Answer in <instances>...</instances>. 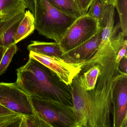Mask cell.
<instances>
[{
	"instance_id": "obj_1",
	"label": "cell",
	"mask_w": 127,
	"mask_h": 127,
	"mask_svg": "<svg viewBox=\"0 0 127 127\" xmlns=\"http://www.w3.org/2000/svg\"><path fill=\"white\" fill-rule=\"evenodd\" d=\"M17 69L16 84L31 97L73 106L70 86L52 70L33 58Z\"/></svg>"
},
{
	"instance_id": "obj_2",
	"label": "cell",
	"mask_w": 127,
	"mask_h": 127,
	"mask_svg": "<svg viewBox=\"0 0 127 127\" xmlns=\"http://www.w3.org/2000/svg\"><path fill=\"white\" fill-rule=\"evenodd\" d=\"M117 55L101 64L95 87L88 91V127H110L112 99L115 85L122 72L116 63Z\"/></svg>"
},
{
	"instance_id": "obj_3",
	"label": "cell",
	"mask_w": 127,
	"mask_h": 127,
	"mask_svg": "<svg viewBox=\"0 0 127 127\" xmlns=\"http://www.w3.org/2000/svg\"><path fill=\"white\" fill-rule=\"evenodd\" d=\"M35 29L40 35L59 43L76 18L53 6L49 0H35Z\"/></svg>"
},
{
	"instance_id": "obj_4",
	"label": "cell",
	"mask_w": 127,
	"mask_h": 127,
	"mask_svg": "<svg viewBox=\"0 0 127 127\" xmlns=\"http://www.w3.org/2000/svg\"><path fill=\"white\" fill-rule=\"evenodd\" d=\"M31 97L37 114L51 127H76V116L73 106L56 101Z\"/></svg>"
},
{
	"instance_id": "obj_5",
	"label": "cell",
	"mask_w": 127,
	"mask_h": 127,
	"mask_svg": "<svg viewBox=\"0 0 127 127\" xmlns=\"http://www.w3.org/2000/svg\"><path fill=\"white\" fill-rule=\"evenodd\" d=\"M98 22L86 14L77 18L66 31L59 43L64 52L90 38L98 30Z\"/></svg>"
},
{
	"instance_id": "obj_6",
	"label": "cell",
	"mask_w": 127,
	"mask_h": 127,
	"mask_svg": "<svg viewBox=\"0 0 127 127\" xmlns=\"http://www.w3.org/2000/svg\"><path fill=\"white\" fill-rule=\"evenodd\" d=\"M0 104L23 116L37 114L31 96L16 83L0 82Z\"/></svg>"
},
{
	"instance_id": "obj_7",
	"label": "cell",
	"mask_w": 127,
	"mask_h": 127,
	"mask_svg": "<svg viewBox=\"0 0 127 127\" xmlns=\"http://www.w3.org/2000/svg\"><path fill=\"white\" fill-rule=\"evenodd\" d=\"M29 57L33 58L52 70L68 86L81 72L83 62L71 63L59 57H50L30 51Z\"/></svg>"
},
{
	"instance_id": "obj_8",
	"label": "cell",
	"mask_w": 127,
	"mask_h": 127,
	"mask_svg": "<svg viewBox=\"0 0 127 127\" xmlns=\"http://www.w3.org/2000/svg\"><path fill=\"white\" fill-rule=\"evenodd\" d=\"M113 127H127V73L122 72L112 96Z\"/></svg>"
},
{
	"instance_id": "obj_9",
	"label": "cell",
	"mask_w": 127,
	"mask_h": 127,
	"mask_svg": "<svg viewBox=\"0 0 127 127\" xmlns=\"http://www.w3.org/2000/svg\"><path fill=\"white\" fill-rule=\"evenodd\" d=\"M102 30V28H99L93 36L75 48L64 52L61 58L71 63L84 62L90 59L101 43Z\"/></svg>"
},
{
	"instance_id": "obj_10",
	"label": "cell",
	"mask_w": 127,
	"mask_h": 127,
	"mask_svg": "<svg viewBox=\"0 0 127 127\" xmlns=\"http://www.w3.org/2000/svg\"><path fill=\"white\" fill-rule=\"evenodd\" d=\"M79 75L70 85L75 114L76 127H88V91L85 90L80 85Z\"/></svg>"
},
{
	"instance_id": "obj_11",
	"label": "cell",
	"mask_w": 127,
	"mask_h": 127,
	"mask_svg": "<svg viewBox=\"0 0 127 127\" xmlns=\"http://www.w3.org/2000/svg\"><path fill=\"white\" fill-rule=\"evenodd\" d=\"M125 37L122 32L105 44H100L97 51L93 56L88 61L83 62L82 69L85 71L95 64H99L105 59L116 55L125 42Z\"/></svg>"
},
{
	"instance_id": "obj_12",
	"label": "cell",
	"mask_w": 127,
	"mask_h": 127,
	"mask_svg": "<svg viewBox=\"0 0 127 127\" xmlns=\"http://www.w3.org/2000/svg\"><path fill=\"white\" fill-rule=\"evenodd\" d=\"M27 8L26 0H0V16L2 20L25 13Z\"/></svg>"
},
{
	"instance_id": "obj_13",
	"label": "cell",
	"mask_w": 127,
	"mask_h": 127,
	"mask_svg": "<svg viewBox=\"0 0 127 127\" xmlns=\"http://www.w3.org/2000/svg\"><path fill=\"white\" fill-rule=\"evenodd\" d=\"M29 51L50 57L61 58L64 53L59 43L34 41L27 47Z\"/></svg>"
},
{
	"instance_id": "obj_14",
	"label": "cell",
	"mask_w": 127,
	"mask_h": 127,
	"mask_svg": "<svg viewBox=\"0 0 127 127\" xmlns=\"http://www.w3.org/2000/svg\"><path fill=\"white\" fill-rule=\"evenodd\" d=\"M112 5L106 4L101 0H93L87 15L97 21L99 28L103 29Z\"/></svg>"
},
{
	"instance_id": "obj_15",
	"label": "cell",
	"mask_w": 127,
	"mask_h": 127,
	"mask_svg": "<svg viewBox=\"0 0 127 127\" xmlns=\"http://www.w3.org/2000/svg\"><path fill=\"white\" fill-rule=\"evenodd\" d=\"M35 29L34 16L31 11H26L16 31L15 36V43L29 36Z\"/></svg>"
},
{
	"instance_id": "obj_16",
	"label": "cell",
	"mask_w": 127,
	"mask_h": 127,
	"mask_svg": "<svg viewBox=\"0 0 127 127\" xmlns=\"http://www.w3.org/2000/svg\"><path fill=\"white\" fill-rule=\"evenodd\" d=\"M50 3L58 10L76 19L86 15L73 0H49Z\"/></svg>"
},
{
	"instance_id": "obj_17",
	"label": "cell",
	"mask_w": 127,
	"mask_h": 127,
	"mask_svg": "<svg viewBox=\"0 0 127 127\" xmlns=\"http://www.w3.org/2000/svg\"><path fill=\"white\" fill-rule=\"evenodd\" d=\"M100 70L99 64H95L85 71L83 75H79L80 85L85 90L90 91L95 87Z\"/></svg>"
},
{
	"instance_id": "obj_18",
	"label": "cell",
	"mask_w": 127,
	"mask_h": 127,
	"mask_svg": "<svg viewBox=\"0 0 127 127\" xmlns=\"http://www.w3.org/2000/svg\"><path fill=\"white\" fill-rule=\"evenodd\" d=\"M115 8V6L112 5L102 30L101 43L110 41L117 34L120 28L119 23L114 26Z\"/></svg>"
},
{
	"instance_id": "obj_19",
	"label": "cell",
	"mask_w": 127,
	"mask_h": 127,
	"mask_svg": "<svg viewBox=\"0 0 127 127\" xmlns=\"http://www.w3.org/2000/svg\"><path fill=\"white\" fill-rule=\"evenodd\" d=\"M23 116L0 104V127H20Z\"/></svg>"
},
{
	"instance_id": "obj_20",
	"label": "cell",
	"mask_w": 127,
	"mask_h": 127,
	"mask_svg": "<svg viewBox=\"0 0 127 127\" xmlns=\"http://www.w3.org/2000/svg\"><path fill=\"white\" fill-rule=\"evenodd\" d=\"M119 17V23L122 32L124 36L127 35V0H117L115 6Z\"/></svg>"
},
{
	"instance_id": "obj_21",
	"label": "cell",
	"mask_w": 127,
	"mask_h": 127,
	"mask_svg": "<svg viewBox=\"0 0 127 127\" xmlns=\"http://www.w3.org/2000/svg\"><path fill=\"white\" fill-rule=\"evenodd\" d=\"M23 17L15 22L3 33L0 38V46L8 48L13 44L15 43V36L16 31Z\"/></svg>"
},
{
	"instance_id": "obj_22",
	"label": "cell",
	"mask_w": 127,
	"mask_h": 127,
	"mask_svg": "<svg viewBox=\"0 0 127 127\" xmlns=\"http://www.w3.org/2000/svg\"><path fill=\"white\" fill-rule=\"evenodd\" d=\"M51 127L37 113L34 115L23 116L20 127Z\"/></svg>"
},
{
	"instance_id": "obj_23",
	"label": "cell",
	"mask_w": 127,
	"mask_h": 127,
	"mask_svg": "<svg viewBox=\"0 0 127 127\" xmlns=\"http://www.w3.org/2000/svg\"><path fill=\"white\" fill-rule=\"evenodd\" d=\"M17 44H13L7 48L4 53L0 63V75L6 71L14 55L18 50Z\"/></svg>"
},
{
	"instance_id": "obj_24",
	"label": "cell",
	"mask_w": 127,
	"mask_h": 127,
	"mask_svg": "<svg viewBox=\"0 0 127 127\" xmlns=\"http://www.w3.org/2000/svg\"><path fill=\"white\" fill-rule=\"evenodd\" d=\"M25 13L16 15L11 18L1 21L0 23V38L4 32L15 22L23 18Z\"/></svg>"
},
{
	"instance_id": "obj_25",
	"label": "cell",
	"mask_w": 127,
	"mask_h": 127,
	"mask_svg": "<svg viewBox=\"0 0 127 127\" xmlns=\"http://www.w3.org/2000/svg\"><path fill=\"white\" fill-rule=\"evenodd\" d=\"M80 10L87 14L93 0H75Z\"/></svg>"
},
{
	"instance_id": "obj_26",
	"label": "cell",
	"mask_w": 127,
	"mask_h": 127,
	"mask_svg": "<svg viewBox=\"0 0 127 127\" xmlns=\"http://www.w3.org/2000/svg\"><path fill=\"white\" fill-rule=\"evenodd\" d=\"M127 40L126 39H125L124 43L123 44L122 47L119 50L117 54L115 59L116 63L119 64L122 58L125 56L127 55Z\"/></svg>"
},
{
	"instance_id": "obj_27",
	"label": "cell",
	"mask_w": 127,
	"mask_h": 127,
	"mask_svg": "<svg viewBox=\"0 0 127 127\" xmlns=\"http://www.w3.org/2000/svg\"><path fill=\"white\" fill-rule=\"evenodd\" d=\"M127 55L122 58L119 64V68L121 72L127 73Z\"/></svg>"
},
{
	"instance_id": "obj_28",
	"label": "cell",
	"mask_w": 127,
	"mask_h": 127,
	"mask_svg": "<svg viewBox=\"0 0 127 127\" xmlns=\"http://www.w3.org/2000/svg\"><path fill=\"white\" fill-rule=\"evenodd\" d=\"M26 1L27 3L28 8L32 12L34 16L35 13V0H26Z\"/></svg>"
},
{
	"instance_id": "obj_29",
	"label": "cell",
	"mask_w": 127,
	"mask_h": 127,
	"mask_svg": "<svg viewBox=\"0 0 127 127\" xmlns=\"http://www.w3.org/2000/svg\"><path fill=\"white\" fill-rule=\"evenodd\" d=\"M102 2L108 5H113L115 6L117 0H101Z\"/></svg>"
},
{
	"instance_id": "obj_30",
	"label": "cell",
	"mask_w": 127,
	"mask_h": 127,
	"mask_svg": "<svg viewBox=\"0 0 127 127\" xmlns=\"http://www.w3.org/2000/svg\"><path fill=\"white\" fill-rule=\"evenodd\" d=\"M7 48L2 46H0V63L1 62V60L4 53Z\"/></svg>"
},
{
	"instance_id": "obj_31",
	"label": "cell",
	"mask_w": 127,
	"mask_h": 127,
	"mask_svg": "<svg viewBox=\"0 0 127 127\" xmlns=\"http://www.w3.org/2000/svg\"><path fill=\"white\" fill-rule=\"evenodd\" d=\"M1 21H2V19H1V18L0 17V23L1 22Z\"/></svg>"
},
{
	"instance_id": "obj_32",
	"label": "cell",
	"mask_w": 127,
	"mask_h": 127,
	"mask_svg": "<svg viewBox=\"0 0 127 127\" xmlns=\"http://www.w3.org/2000/svg\"><path fill=\"white\" fill-rule=\"evenodd\" d=\"M74 0V1H75V0Z\"/></svg>"
},
{
	"instance_id": "obj_33",
	"label": "cell",
	"mask_w": 127,
	"mask_h": 127,
	"mask_svg": "<svg viewBox=\"0 0 127 127\" xmlns=\"http://www.w3.org/2000/svg\"></svg>"
}]
</instances>
